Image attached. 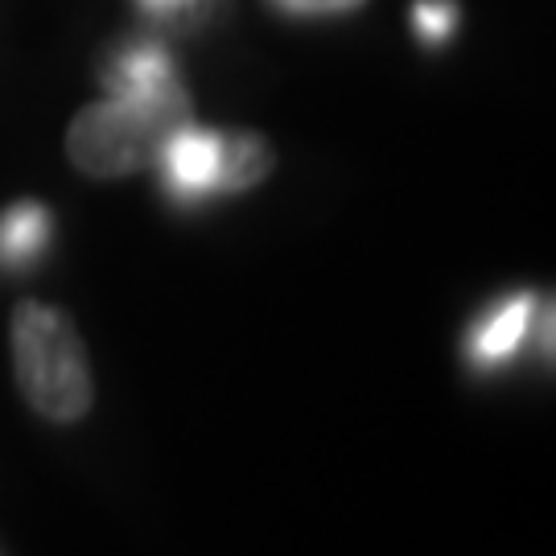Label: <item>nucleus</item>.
Masks as SVG:
<instances>
[{"label": "nucleus", "mask_w": 556, "mask_h": 556, "mask_svg": "<svg viewBox=\"0 0 556 556\" xmlns=\"http://www.w3.org/2000/svg\"><path fill=\"white\" fill-rule=\"evenodd\" d=\"M194 119V108L186 91H165V96H108V100L87 103L66 128V157L87 178H128L144 165H153L161 144L178 132L181 124Z\"/></svg>", "instance_id": "1"}, {"label": "nucleus", "mask_w": 556, "mask_h": 556, "mask_svg": "<svg viewBox=\"0 0 556 556\" xmlns=\"http://www.w3.org/2000/svg\"><path fill=\"white\" fill-rule=\"evenodd\" d=\"M13 371L21 396L38 417L54 425H75L96 404L91 358L75 321L59 305L21 301L13 314Z\"/></svg>", "instance_id": "2"}, {"label": "nucleus", "mask_w": 556, "mask_h": 556, "mask_svg": "<svg viewBox=\"0 0 556 556\" xmlns=\"http://www.w3.org/2000/svg\"><path fill=\"white\" fill-rule=\"evenodd\" d=\"M153 165H161V178H165L174 199L194 202L206 194H219V132L199 128L190 119L161 144Z\"/></svg>", "instance_id": "3"}, {"label": "nucleus", "mask_w": 556, "mask_h": 556, "mask_svg": "<svg viewBox=\"0 0 556 556\" xmlns=\"http://www.w3.org/2000/svg\"><path fill=\"white\" fill-rule=\"evenodd\" d=\"M103 87H108V96L144 100V96L178 91L181 79L174 71V59L161 50L157 41H132V46L116 50L112 66L103 71Z\"/></svg>", "instance_id": "4"}, {"label": "nucleus", "mask_w": 556, "mask_h": 556, "mask_svg": "<svg viewBox=\"0 0 556 556\" xmlns=\"http://www.w3.org/2000/svg\"><path fill=\"white\" fill-rule=\"evenodd\" d=\"M536 318V298L516 293V298L498 301L495 309H486L478 326L470 330V358L478 367H498L519 351V342L532 330Z\"/></svg>", "instance_id": "5"}, {"label": "nucleus", "mask_w": 556, "mask_h": 556, "mask_svg": "<svg viewBox=\"0 0 556 556\" xmlns=\"http://www.w3.org/2000/svg\"><path fill=\"white\" fill-rule=\"evenodd\" d=\"M50 243V211L21 199L0 211V268H29Z\"/></svg>", "instance_id": "6"}, {"label": "nucleus", "mask_w": 556, "mask_h": 556, "mask_svg": "<svg viewBox=\"0 0 556 556\" xmlns=\"http://www.w3.org/2000/svg\"><path fill=\"white\" fill-rule=\"evenodd\" d=\"M273 149L260 132H219V194L252 190L268 178Z\"/></svg>", "instance_id": "7"}, {"label": "nucleus", "mask_w": 556, "mask_h": 556, "mask_svg": "<svg viewBox=\"0 0 556 556\" xmlns=\"http://www.w3.org/2000/svg\"><path fill=\"white\" fill-rule=\"evenodd\" d=\"M454 0H420L417 9H413V25H417V34L425 41H445L454 34Z\"/></svg>", "instance_id": "8"}, {"label": "nucleus", "mask_w": 556, "mask_h": 556, "mask_svg": "<svg viewBox=\"0 0 556 556\" xmlns=\"http://www.w3.org/2000/svg\"><path fill=\"white\" fill-rule=\"evenodd\" d=\"M280 13H293V17H334V13H351L363 0H268Z\"/></svg>", "instance_id": "9"}, {"label": "nucleus", "mask_w": 556, "mask_h": 556, "mask_svg": "<svg viewBox=\"0 0 556 556\" xmlns=\"http://www.w3.org/2000/svg\"><path fill=\"white\" fill-rule=\"evenodd\" d=\"M144 9H153V13H178L186 4H194V0H140Z\"/></svg>", "instance_id": "10"}]
</instances>
